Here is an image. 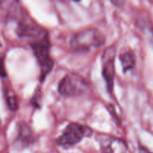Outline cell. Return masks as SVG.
I'll return each mask as SVG.
<instances>
[{
  "instance_id": "8",
  "label": "cell",
  "mask_w": 153,
  "mask_h": 153,
  "mask_svg": "<svg viewBox=\"0 0 153 153\" xmlns=\"http://www.w3.org/2000/svg\"><path fill=\"white\" fill-rule=\"evenodd\" d=\"M123 73L134 68L136 64V56L131 50L125 51L119 55Z\"/></svg>"
},
{
  "instance_id": "1",
  "label": "cell",
  "mask_w": 153,
  "mask_h": 153,
  "mask_svg": "<svg viewBox=\"0 0 153 153\" xmlns=\"http://www.w3.org/2000/svg\"><path fill=\"white\" fill-rule=\"evenodd\" d=\"M105 42L104 34L97 28H89L76 32L70 42V49L75 52L84 53L99 48Z\"/></svg>"
},
{
  "instance_id": "2",
  "label": "cell",
  "mask_w": 153,
  "mask_h": 153,
  "mask_svg": "<svg viewBox=\"0 0 153 153\" xmlns=\"http://www.w3.org/2000/svg\"><path fill=\"white\" fill-rule=\"evenodd\" d=\"M29 45L38 63L40 72V81L43 82L54 66V61L50 56L49 33L47 32L42 37L31 41Z\"/></svg>"
},
{
  "instance_id": "9",
  "label": "cell",
  "mask_w": 153,
  "mask_h": 153,
  "mask_svg": "<svg viewBox=\"0 0 153 153\" xmlns=\"http://www.w3.org/2000/svg\"><path fill=\"white\" fill-rule=\"evenodd\" d=\"M4 97L7 107L11 111H16L18 108V100L16 96L13 94V91L8 89H4Z\"/></svg>"
},
{
  "instance_id": "6",
  "label": "cell",
  "mask_w": 153,
  "mask_h": 153,
  "mask_svg": "<svg viewBox=\"0 0 153 153\" xmlns=\"http://www.w3.org/2000/svg\"><path fill=\"white\" fill-rule=\"evenodd\" d=\"M100 144L102 153H126L128 149L125 140L111 136L100 137Z\"/></svg>"
},
{
  "instance_id": "4",
  "label": "cell",
  "mask_w": 153,
  "mask_h": 153,
  "mask_svg": "<svg viewBox=\"0 0 153 153\" xmlns=\"http://www.w3.org/2000/svg\"><path fill=\"white\" fill-rule=\"evenodd\" d=\"M91 128L79 123H70L66 126L62 134L56 139L58 145L64 147H70L77 144L85 137L92 135Z\"/></svg>"
},
{
  "instance_id": "5",
  "label": "cell",
  "mask_w": 153,
  "mask_h": 153,
  "mask_svg": "<svg viewBox=\"0 0 153 153\" xmlns=\"http://www.w3.org/2000/svg\"><path fill=\"white\" fill-rule=\"evenodd\" d=\"M115 55L116 48L113 46H108L102 54V76L106 82L108 91L110 93L113 91L114 80L115 75Z\"/></svg>"
},
{
  "instance_id": "10",
  "label": "cell",
  "mask_w": 153,
  "mask_h": 153,
  "mask_svg": "<svg viewBox=\"0 0 153 153\" xmlns=\"http://www.w3.org/2000/svg\"><path fill=\"white\" fill-rule=\"evenodd\" d=\"M30 103L31 105L34 108L37 109H40L42 105V91L40 89V86H37L35 88L32 97H31V100H30Z\"/></svg>"
},
{
  "instance_id": "3",
  "label": "cell",
  "mask_w": 153,
  "mask_h": 153,
  "mask_svg": "<svg viewBox=\"0 0 153 153\" xmlns=\"http://www.w3.org/2000/svg\"><path fill=\"white\" fill-rule=\"evenodd\" d=\"M88 88L89 83L83 76L75 72H69L59 82L58 91L64 97H78L83 94Z\"/></svg>"
},
{
  "instance_id": "11",
  "label": "cell",
  "mask_w": 153,
  "mask_h": 153,
  "mask_svg": "<svg viewBox=\"0 0 153 153\" xmlns=\"http://www.w3.org/2000/svg\"><path fill=\"white\" fill-rule=\"evenodd\" d=\"M138 153H153L151 151H149V149H146L145 146H142V145L139 144L138 146Z\"/></svg>"
},
{
  "instance_id": "7",
  "label": "cell",
  "mask_w": 153,
  "mask_h": 153,
  "mask_svg": "<svg viewBox=\"0 0 153 153\" xmlns=\"http://www.w3.org/2000/svg\"><path fill=\"white\" fill-rule=\"evenodd\" d=\"M16 135L14 139V143L20 147H27L33 144L35 141L34 132L31 127L25 122L20 121L18 123Z\"/></svg>"
}]
</instances>
